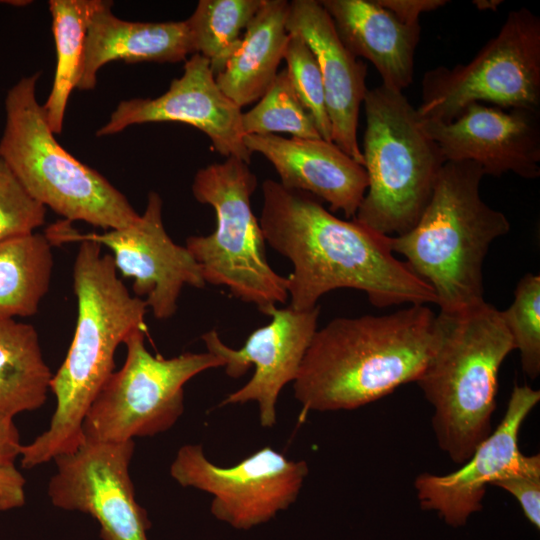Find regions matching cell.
Instances as JSON below:
<instances>
[{"mask_svg": "<svg viewBox=\"0 0 540 540\" xmlns=\"http://www.w3.org/2000/svg\"><path fill=\"white\" fill-rule=\"evenodd\" d=\"M262 194L264 239L293 265L286 277L291 308L310 310L338 288L360 290L379 308L437 303L432 287L394 256L389 236L342 220L315 196L272 179Z\"/></svg>", "mask_w": 540, "mask_h": 540, "instance_id": "cell-1", "label": "cell"}, {"mask_svg": "<svg viewBox=\"0 0 540 540\" xmlns=\"http://www.w3.org/2000/svg\"><path fill=\"white\" fill-rule=\"evenodd\" d=\"M438 342L437 315L414 304L338 317L316 330L293 381L304 413L353 410L416 382Z\"/></svg>", "mask_w": 540, "mask_h": 540, "instance_id": "cell-2", "label": "cell"}, {"mask_svg": "<svg viewBox=\"0 0 540 540\" xmlns=\"http://www.w3.org/2000/svg\"><path fill=\"white\" fill-rule=\"evenodd\" d=\"M79 243L73 267L75 332L64 362L50 381L57 404L49 428L21 447L24 468L47 463L80 446L84 417L114 372L117 347L133 331L146 330L147 305L130 294L112 256L102 254L96 242Z\"/></svg>", "mask_w": 540, "mask_h": 540, "instance_id": "cell-3", "label": "cell"}, {"mask_svg": "<svg viewBox=\"0 0 540 540\" xmlns=\"http://www.w3.org/2000/svg\"><path fill=\"white\" fill-rule=\"evenodd\" d=\"M484 176L473 162H445L416 225L389 236L391 250L432 287L443 313L485 302V257L491 243L510 231L507 217L481 198Z\"/></svg>", "mask_w": 540, "mask_h": 540, "instance_id": "cell-4", "label": "cell"}, {"mask_svg": "<svg viewBox=\"0 0 540 540\" xmlns=\"http://www.w3.org/2000/svg\"><path fill=\"white\" fill-rule=\"evenodd\" d=\"M438 342L417 379L434 409L439 448L462 465L492 432L500 367L515 350L500 310L486 301L437 315Z\"/></svg>", "mask_w": 540, "mask_h": 540, "instance_id": "cell-5", "label": "cell"}, {"mask_svg": "<svg viewBox=\"0 0 540 540\" xmlns=\"http://www.w3.org/2000/svg\"><path fill=\"white\" fill-rule=\"evenodd\" d=\"M39 75L22 77L6 95L1 157L25 191L64 220L105 231L127 227L140 214L125 195L55 139L37 100Z\"/></svg>", "mask_w": 540, "mask_h": 540, "instance_id": "cell-6", "label": "cell"}, {"mask_svg": "<svg viewBox=\"0 0 540 540\" xmlns=\"http://www.w3.org/2000/svg\"><path fill=\"white\" fill-rule=\"evenodd\" d=\"M363 105L368 187L353 219L386 236L402 235L418 222L445 160L401 91L368 89Z\"/></svg>", "mask_w": 540, "mask_h": 540, "instance_id": "cell-7", "label": "cell"}, {"mask_svg": "<svg viewBox=\"0 0 540 540\" xmlns=\"http://www.w3.org/2000/svg\"><path fill=\"white\" fill-rule=\"evenodd\" d=\"M257 187L249 164L237 157L199 169L192 183L194 198L213 207L216 228L206 236H189L185 247L206 283L225 286L243 302L267 315L288 299L287 278L266 257L265 239L250 198Z\"/></svg>", "mask_w": 540, "mask_h": 540, "instance_id": "cell-8", "label": "cell"}, {"mask_svg": "<svg viewBox=\"0 0 540 540\" xmlns=\"http://www.w3.org/2000/svg\"><path fill=\"white\" fill-rule=\"evenodd\" d=\"M473 103L539 110L540 18L529 9L510 11L468 63L428 70L416 111L420 120L449 123Z\"/></svg>", "mask_w": 540, "mask_h": 540, "instance_id": "cell-9", "label": "cell"}, {"mask_svg": "<svg viewBox=\"0 0 540 540\" xmlns=\"http://www.w3.org/2000/svg\"><path fill=\"white\" fill-rule=\"evenodd\" d=\"M145 331L135 330L124 341V365L110 375L84 417L85 439L118 443L169 430L184 411V385L205 370L224 367L209 352L154 356L145 347Z\"/></svg>", "mask_w": 540, "mask_h": 540, "instance_id": "cell-10", "label": "cell"}, {"mask_svg": "<svg viewBox=\"0 0 540 540\" xmlns=\"http://www.w3.org/2000/svg\"><path fill=\"white\" fill-rule=\"evenodd\" d=\"M308 473L305 461L289 460L270 446L221 467L206 458L201 445L187 444L170 466L171 476L182 487L211 494V514L237 530H249L288 509Z\"/></svg>", "mask_w": 540, "mask_h": 540, "instance_id": "cell-11", "label": "cell"}, {"mask_svg": "<svg viewBox=\"0 0 540 540\" xmlns=\"http://www.w3.org/2000/svg\"><path fill=\"white\" fill-rule=\"evenodd\" d=\"M162 205L160 195L151 191L143 214L125 228L81 233L63 220L51 225L45 235L52 245L88 240L108 247L117 271L134 279V296L145 301L156 319H168L176 313L185 286L206 284L188 249L167 234Z\"/></svg>", "mask_w": 540, "mask_h": 540, "instance_id": "cell-12", "label": "cell"}, {"mask_svg": "<svg viewBox=\"0 0 540 540\" xmlns=\"http://www.w3.org/2000/svg\"><path fill=\"white\" fill-rule=\"evenodd\" d=\"M133 440L85 439L71 453L55 457L57 471L48 485L52 504L94 517L102 540H148L151 521L135 500L129 464Z\"/></svg>", "mask_w": 540, "mask_h": 540, "instance_id": "cell-13", "label": "cell"}, {"mask_svg": "<svg viewBox=\"0 0 540 540\" xmlns=\"http://www.w3.org/2000/svg\"><path fill=\"white\" fill-rule=\"evenodd\" d=\"M539 401V390L515 384L499 425L459 469L415 478L420 507L435 511L451 527H461L481 511L488 485L512 474L540 472V456L524 455L518 444L521 426Z\"/></svg>", "mask_w": 540, "mask_h": 540, "instance_id": "cell-14", "label": "cell"}, {"mask_svg": "<svg viewBox=\"0 0 540 540\" xmlns=\"http://www.w3.org/2000/svg\"><path fill=\"white\" fill-rule=\"evenodd\" d=\"M319 313V306L305 311L275 306L267 313L272 317L271 322L254 330L238 350L224 344L215 329L204 333L201 339L207 352L223 360L229 377H242L251 365L255 367L251 379L229 394L220 406L256 401L261 426L273 427L279 394L298 374L317 330Z\"/></svg>", "mask_w": 540, "mask_h": 540, "instance_id": "cell-15", "label": "cell"}, {"mask_svg": "<svg viewBox=\"0 0 540 540\" xmlns=\"http://www.w3.org/2000/svg\"><path fill=\"white\" fill-rule=\"evenodd\" d=\"M163 121L194 126L209 137L221 155L251 162L252 153L243 142L241 108L220 90L209 60L199 53L185 61L181 77L173 79L161 96L121 101L96 135H113L132 125Z\"/></svg>", "mask_w": 540, "mask_h": 540, "instance_id": "cell-16", "label": "cell"}, {"mask_svg": "<svg viewBox=\"0 0 540 540\" xmlns=\"http://www.w3.org/2000/svg\"><path fill=\"white\" fill-rule=\"evenodd\" d=\"M420 125L445 162H473L495 177L540 176L539 110L473 103L449 123L420 120Z\"/></svg>", "mask_w": 540, "mask_h": 540, "instance_id": "cell-17", "label": "cell"}, {"mask_svg": "<svg viewBox=\"0 0 540 540\" xmlns=\"http://www.w3.org/2000/svg\"><path fill=\"white\" fill-rule=\"evenodd\" d=\"M286 30L313 51L321 72L332 142L363 166L358 144L359 112L367 87V66L340 41L330 16L316 0L289 2Z\"/></svg>", "mask_w": 540, "mask_h": 540, "instance_id": "cell-18", "label": "cell"}, {"mask_svg": "<svg viewBox=\"0 0 540 540\" xmlns=\"http://www.w3.org/2000/svg\"><path fill=\"white\" fill-rule=\"evenodd\" d=\"M243 142L273 165L283 187L307 192L328 202L330 211L354 218L368 187L367 174L333 142L277 134L245 135Z\"/></svg>", "mask_w": 540, "mask_h": 540, "instance_id": "cell-19", "label": "cell"}, {"mask_svg": "<svg viewBox=\"0 0 540 540\" xmlns=\"http://www.w3.org/2000/svg\"><path fill=\"white\" fill-rule=\"evenodd\" d=\"M346 49L370 61L387 88L403 91L413 79L420 25L405 24L376 0H321Z\"/></svg>", "mask_w": 540, "mask_h": 540, "instance_id": "cell-20", "label": "cell"}, {"mask_svg": "<svg viewBox=\"0 0 540 540\" xmlns=\"http://www.w3.org/2000/svg\"><path fill=\"white\" fill-rule=\"evenodd\" d=\"M111 7L103 1L89 23L77 89H93L100 68L112 61L175 63L195 53L186 20L126 21Z\"/></svg>", "mask_w": 540, "mask_h": 540, "instance_id": "cell-21", "label": "cell"}, {"mask_svg": "<svg viewBox=\"0 0 540 540\" xmlns=\"http://www.w3.org/2000/svg\"><path fill=\"white\" fill-rule=\"evenodd\" d=\"M289 2L263 0L236 50L215 76L220 90L242 108L259 100L273 83L289 40Z\"/></svg>", "mask_w": 540, "mask_h": 540, "instance_id": "cell-22", "label": "cell"}, {"mask_svg": "<svg viewBox=\"0 0 540 540\" xmlns=\"http://www.w3.org/2000/svg\"><path fill=\"white\" fill-rule=\"evenodd\" d=\"M51 378L36 329L14 319H0V413L13 417L40 408Z\"/></svg>", "mask_w": 540, "mask_h": 540, "instance_id": "cell-23", "label": "cell"}, {"mask_svg": "<svg viewBox=\"0 0 540 540\" xmlns=\"http://www.w3.org/2000/svg\"><path fill=\"white\" fill-rule=\"evenodd\" d=\"M52 244L32 232L0 242V319L37 313L53 271Z\"/></svg>", "mask_w": 540, "mask_h": 540, "instance_id": "cell-24", "label": "cell"}, {"mask_svg": "<svg viewBox=\"0 0 540 540\" xmlns=\"http://www.w3.org/2000/svg\"><path fill=\"white\" fill-rule=\"evenodd\" d=\"M102 3L103 0L49 1L57 62L52 89L43 107L54 134L62 131L70 94L80 79L87 29Z\"/></svg>", "mask_w": 540, "mask_h": 540, "instance_id": "cell-25", "label": "cell"}, {"mask_svg": "<svg viewBox=\"0 0 540 540\" xmlns=\"http://www.w3.org/2000/svg\"><path fill=\"white\" fill-rule=\"evenodd\" d=\"M263 0H200L186 20L194 52L209 60L216 76L236 50Z\"/></svg>", "mask_w": 540, "mask_h": 540, "instance_id": "cell-26", "label": "cell"}, {"mask_svg": "<svg viewBox=\"0 0 540 540\" xmlns=\"http://www.w3.org/2000/svg\"><path fill=\"white\" fill-rule=\"evenodd\" d=\"M245 135L289 133L302 139H322L315 124L298 99L286 69L279 71L259 102L242 113Z\"/></svg>", "mask_w": 540, "mask_h": 540, "instance_id": "cell-27", "label": "cell"}, {"mask_svg": "<svg viewBox=\"0 0 540 540\" xmlns=\"http://www.w3.org/2000/svg\"><path fill=\"white\" fill-rule=\"evenodd\" d=\"M502 319L520 354L522 370L531 379L540 374V276L527 273L518 282Z\"/></svg>", "mask_w": 540, "mask_h": 540, "instance_id": "cell-28", "label": "cell"}, {"mask_svg": "<svg viewBox=\"0 0 540 540\" xmlns=\"http://www.w3.org/2000/svg\"><path fill=\"white\" fill-rule=\"evenodd\" d=\"M284 59L287 63L285 69L298 99L311 116L320 137L332 142L322 76L313 51L299 35L289 33Z\"/></svg>", "mask_w": 540, "mask_h": 540, "instance_id": "cell-29", "label": "cell"}, {"mask_svg": "<svg viewBox=\"0 0 540 540\" xmlns=\"http://www.w3.org/2000/svg\"><path fill=\"white\" fill-rule=\"evenodd\" d=\"M45 218L46 207L25 191L0 155V242L35 232Z\"/></svg>", "mask_w": 540, "mask_h": 540, "instance_id": "cell-30", "label": "cell"}, {"mask_svg": "<svg viewBox=\"0 0 540 540\" xmlns=\"http://www.w3.org/2000/svg\"><path fill=\"white\" fill-rule=\"evenodd\" d=\"M492 486L511 494L520 504L527 520L537 529L540 528V472L512 474Z\"/></svg>", "mask_w": 540, "mask_h": 540, "instance_id": "cell-31", "label": "cell"}, {"mask_svg": "<svg viewBox=\"0 0 540 540\" xmlns=\"http://www.w3.org/2000/svg\"><path fill=\"white\" fill-rule=\"evenodd\" d=\"M379 5L391 12L405 24H419L421 14L445 6L446 0H376Z\"/></svg>", "mask_w": 540, "mask_h": 540, "instance_id": "cell-32", "label": "cell"}, {"mask_svg": "<svg viewBox=\"0 0 540 540\" xmlns=\"http://www.w3.org/2000/svg\"><path fill=\"white\" fill-rule=\"evenodd\" d=\"M24 483L23 476L14 465L0 466V510L24 504Z\"/></svg>", "mask_w": 540, "mask_h": 540, "instance_id": "cell-33", "label": "cell"}, {"mask_svg": "<svg viewBox=\"0 0 540 540\" xmlns=\"http://www.w3.org/2000/svg\"><path fill=\"white\" fill-rule=\"evenodd\" d=\"M21 447L13 417L0 413V466L14 465Z\"/></svg>", "mask_w": 540, "mask_h": 540, "instance_id": "cell-34", "label": "cell"}, {"mask_svg": "<svg viewBox=\"0 0 540 540\" xmlns=\"http://www.w3.org/2000/svg\"><path fill=\"white\" fill-rule=\"evenodd\" d=\"M478 10L486 11H497L498 8L502 5L503 1L501 0H476L472 2Z\"/></svg>", "mask_w": 540, "mask_h": 540, "instance_id": "cell-35", "label": "cell"}]
</instances>
